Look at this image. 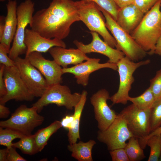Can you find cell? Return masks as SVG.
Wrapping results in <instances>:
<instances>
[{
    "label": "cell",
    "mask_w": 161,
    "mask_h": 161,
    "mask_svg": "<svg viewBox=\"0 0 161 161\" xmlns=\"http://www.w3.org/2000/svg\"><path fill=\"white\" fill-rule=\"evenodd\" d=\"M80 21L76 1L52 0L47 8L35 13L30 26L44 37L63 40L68 36L72 25Z\"/></svg>",
    "instance_id": "1"
},
{
    "label": "cell",
    "mask_w": 161,
    "mask_h": 161,
    "mask_svg": "<svg viewBox=\"0 0 161 161\" xmlns=\"http://www.w3.org/2000/svg\"><path fill=\"white\" fill-rule=\"evenodd\" d=\"M161 1L156 3L130 34L139 46L150 55L154 54L156 43L161 35Z\"/></svg>",
    "instance_id": "2"
},
{
    "label": "cell",
    "mask_w": 161,
    "mask_h": 161,
    "mask_svg": "<svg viewBox=\"0 0 161 161\" xmlns=\"http://www.w3.org/2000/svg\"><path fill=\"white\" fill-rule=\"evenodd\" d=\"M76 2L80 21L91 32L97 33L110 46L116 48V41L108 30L103 15L97 5L93 1Z\"/></svg>",
    "instance_id": "3"
},
{
    "label": "cell",
    "mask_w": 161,
    "mask_h": 161,
    "mask_svg": "<svg viewBox=\"0 0 161 161\" xmlns=\"http://www.w3.org/2000/svg\"><path fill=\"white\" fill-rule=\"evenodd\" d=\"M98 7L105 18L107 28L116 41V49L122 52L125 56L133 61L145 57L147 53L139 46L131 35L120 27L109 14Z\"/></svg>",
    "instance_id": "4"
},
{
    "label": "cell",
    "mask_w": 161,
    "mask_h": 161,
    "mask_svg": "<svg viewBox=\"0 0 161 161\" xmlns=\"http://www.w3.org/2000/svg\"><path fill=\"white\" fill-rule=\"evenodd\" d=\"M44 120V117L38 114L35 107L32 106L29 108L22 105L8 119L1 121L0 126L11 129L25 135H29L35 128L42 124Z\"/></svg>",
    "instance_id": "5"
},
{
    "label": "cell",
    "mask_w": 161,
    "mask_h": 161,
    "mask_svg": "<svg viewBox=\"0 0 161 161\" xmlns=\"http://www.w3.org/2000/svg\"><path fill=\"white\" fill-rule=\"evenodd\" d=\"M58 83L49 86L44 94L32 106L35 107L38 112L50 104L64 106L67 109L72 110L78 103L82 95L79 93H72L67 86Z\"/></svg>",
    "instance_id": "6"
},
{
    "label": "cell",
    "mask_w": 161,
    "mask_h": 161,
    "mask_svg": "<svg viewBox=\"0 0 161 161\" xmlns=\"http://www.w3.org/2000/svg\"><path fill=\"white\" fill-rule=\"evenodd\" d=\"M150 60L147 59L136 62L126 56L120 59L117 63L119 75L120 82L117 92L111 97L110 100L113 104H126L128 101L129 92L134 81L133 74L139 67L147 65Z\"/></svg>",
    "instance_id": "7"
},
{
    "label": "cell",
    "mask_w": 161,
    "mask_h": 161,
    "mask_svg": "<svg viewBox=\"0 0 161 161\" xmlns=\"http://www.w3.org/2000/svg\"><path fill=\"white\" fill-rule=\"evenodd\" d=\"M34 5L31 0H25L17 7V28L8 54L9 57L14 61L20 55L26 54L27 48L24 43L25 32L27 26L32 21Z\"/></svg>",
    "instance_id": "8"
},
{
    "label": "cell",
    "mask_w": 161,
    "mask_h": 161,
    "mask_svg": "<svg viewBox=\"0 0 161 161\" xmlns=\"http://www.w3.org/2000/svg\"><path fill=\"white\" fill-rule=\"evenodd\" d=\"M150 112L151 109H140L132 103L120 112L125 120L129 130L133 137L138 139L140 145L143 149L146 146L145 140L151 132Z\"/></svg>",
    "instance_id": "9"
},
{
    "label": "cell",
    "mask_w": 161,
    "mask_h": 161,
    "mask_svg": "<svg viewBox=\"0 0 161 161\" xmlns=\"http://www.w3.org/2000/svg\"><path fill=\"white\" fill-rule=\"evenodd\" d=\"M132 137L125 120L120 113L107 129L98 131L97 138L100 142L106 144L110 151L124 148L127 144L126 141Z\"/></svg>",
    "instance_id": "10"
},
{
    "label": "cell",
    "mask_w": 161,
    "mask_h": 161,
    "mask_svg": "<svg viewBox=\"0 0 161 161\" xmlns=\"http://www.w3.org/2000/svg\"><path fill=\"white\" fill-rule=\"evenodd\" d=\"M4 78L7 94L0 97V103L5 105L12 100L17 101H32L34 97L29 91L17 67L5 66Z\"/></svg>",
    "instance_id": "11"
},
{
    "label": "cell",
    "mask_w": 161,
    "mask_h": 161,
    "mask_svg": "<svg viewBox=\"0 0 161 161\" xmlns=\"http://www.w3.org/2000/svg\"><path fill=\"white\" fill-rule=\"evenodd\" d=\"M14 61L30 93L41 97L49 86L44 76L27 58L18 57Z\"/></svg>",
    "instance_id": "12"
},
{
    "label": "cell",
    "mask_w": 161,
    "mask_h": 161,
    "mask_svg": "<svg viewBox=\"0 0 161 161\" xmlns=\"http://www.w3.org/2000/svg\"><path fill=\"white\" fill-rule=\"evenodd\" d=\"M110 98L109 93L105 89L99 90L90 97V103L93 107L95 117L99 130L107 129L117 115L115 111L107 104V101Z\"/></svg>",
    "instance_id": "13"
},
{
    "label": "cell",
    "mask_w": 161,
    "mask_h": 161,
    "mask_svg": "<svg viewBox=\"0 0 161 161\" xmlns=\"http://www.w3.org/2000/svg\"><path fill=\"white\" fill-rule=\"evenodd\" d=\"M100 59L89 58L84 62H82L69 68H62L63 74L69 73L74 75L76 82L83 86H87L88 83L89 77L92 72L99 69L109 68L114 70H117V64L109 62L100 63Z\"/></svg>",
    "instance_id": "14"
},
{
    "label": "cell",
    "mask_w": 161,
    "mask_h": 161,
    "mask_svg": "<svg viewBox=\"0 0 161 161\" xmlns=\"http://www.w3.org/2000/svg\"><path fill=\"white\" fill-rule=\"evenodd\" d=\"M25 58L40 72L49 86L62 82V68L54 60L46 59L41 53L35 52Z\"/></svg>",
    "instance_id": "15"
},
{
    "label": "cell",
    "mask_w": 161,
    "mask_h": 161,
    "mask_svg": "<svg viewBox=\"0 0 161 161\" xmlns=\"http://www.w3.org/2000/svg\"><path fill=\"white\" fill-rule=\"evenodd\" d=\"M92 40L90 43L85 44L77 40H75L73 43L77 48L86 54L92 52L101 54L107 57L108 62L116 64L125 55L124 53L110 46L99 36V34L95 32H90Z\"/></svg>",
    "instance_id": "16"
},
{
    "label": "cell",
    "mask_w": 161,
    "mask_h": 161,
    "mask_svg": "<svg viewBox=\"0 0 161 161\" xmlns=\"http://www.w3.org/2000/svg\"><path fill=\"white\" fill-rule=\"evenodd\" d=\"M24 43L27 48L25 57H27L33 52H47L54 47L64 48L66 47L65 43L62 40L56 38H47L33 30L27 28L25 30Z\"/></svg>",
    "instance_id": "17"
},
{
    "label": "cell",
    "mask_w": 161,
    "mask_h": 161,
    "mask_svg": "<svg viewBox=\"0 0 161 161\" xmlns=\"http://www.w3.org/2000/svg\"><path fill=\"white\" fill-rule=\"evenodd\" d=\"M48 52L53 60L63 68H67L69 65L78 64L89 58L78 48L55 46L50 48Z\"/></svg>",
    "instance_id": "18"
},
{
    "label": "cell",
    "mask_w": 161,
    "mask_h": 161,
    "mask_svg": "<svg viewBox=\"0 0 161 161\" xmlns=\"http://www.w3.org/2000/svg\"><path fill=\"white\" fill-rule=\"evenodd\" d=\"M144 14L132 4L119 8L116 21L120 27L130 34L139 24Z\"/></svg>",
    "instance_id": "19"
},
{
    "label": "cell",
    "mask_w": 161,
    "mask_h": 161,
    "mask_svg": "<svg viewBox=\"0 0 161 161\" xmlns=\"http://www.w3.org/2000/svg\"><path fill=\"white\" fill-rule=\"evenodd\" d=\"M6 6L7 13L5 17L4 30L0 42L10 50V44L14 37L17 25V1L16 0H11L6 4Z\"/></svg>",
    "instance_id": "20"
},
{
    "label": "cell",
    "mask_w": 161,
    "mask_h": 161,
    "mask_svg": "<svg viewBox=\"0 0 161 161\" xmlns=\"http://www.w3.org/2000/svg\"><path fill=\"white\" fill-rule=\"evenodd\" d=\"M95 141L90 140L87 142L80 141L78 143L69 144L67 146L72 157L78 161H92V150Z\"/></svg>",
    "instance_id": "21"
},
{
    "label": "cell",
    "mask_w": 161,
    "mask_h": 161,
    "mask_svg": "<svg viewBox=\"0 0 161 161\" xmlns=\"http://www.w3.org/2000/svg\"><path fill=\"white\" fill-rule=\"evenodd\" d=\"M81 95L80 101L74 108V127L72 129L68 130L67 134L68 141L70 144L76 143L78 139H80L79 133L80 119L86 100L87 92L86 90H83Z\"/></svg>",
    "instance_id": "22"
},
{
    "label": "cell",
    "mask_w": 161,
    "mask_h": 161,
    "mask_svg": "<svg viewBox=\"0 0 161 161\" xmlns=\"http://www.w3.org/2000/svg\"><path fill=\"white\" fill-rule=\"evenodd\" d=\"M61 127V122L56 120L47 127L39 130L34 134L38 152L42 150L47 145L50 137Z\"/></svg>",
    "instance_id": "23"
},
{
    "label": "cell",
    "mask_w": 161,
    "mask_h": 161,
    "mask_svg": "<svg viewBox=\"0 0 161 161\" xmlns=\"http://www.w3.org/2000/svg\"><path fill=\"white\" fill-rule=\"evenodd\" d=\"M128 101L131 102L138 109L145 110L151 108L155 101V99L149 87L143 94L137 97L129 96Z\"/></svg>",
    "instance_id": "24"
},
{
    "label": "cell",
    "mask_w": 161,
    "mask_h": 161,
    "mask_svg": "<svg viewBox=\"0 0 161 161\" xmlns=\"http://www.w3.org/2000/svg\"><path fill=\"white\" fill-rule=\"evenodd\" d=\"M124 148L129 161H140L146 157L139 143L138 139L134 137H131Z\"/></svg>",
    "instance_id": "25"
},
{
    "label": "cell",
    "mask_w": 161,
    "mask_h": 161,
    "mask_svg": "<svg viewBox=\"0 0 161 161\" xmlns=\"http://www.w3.org/2000/svg\"><path fill=\"white\" fill-rule=\"evenodd\" d=\"M12 146L19 149L23 153L33 155L38 152L34 134L26 135L18 142L13 143Z\"/></svg>",
    "instance_id": "26"
},
{
    "label": "cell",
    "mask_w": 161,
    "mask_h": 161,
    "mask_svg": "<svg viewBox=\"0 0 161 161\" xmlns=\"http://www.w3.org/2000/svg\"><path fill=\"white\" fill-rule=\"evenodd\" d=\"M25 135L11 129L0 127V144L8 148L12 146V142L16 139H21Z\"/></svg>",
    "instance_id": "27"
},
{
    "label": "cell",
    "mask_w": 161,
    "mask_h": 161,
    "mask_svg": "<svg viewBox=\"0 0 161 161\" xmlns=\"http://www.w3.org/2000/svg\"><path fill=\"white\" fill-rule=\"evenodd\" d=\"M146 144L150 148L148 161H158L161 155V134L150 137L147 139Z\"/></svg>",
    "instance_id": "28"
},
{
    "label": "cell",
    "mask_w": 161,
    "mask_h": 161,
    "mask_svg": "<svg viewBox=\"0 0 161 161\" xmlns=\"http://www.w3.org/2000/svg\"><path fill=\"white\" fill-rule=\"evenodd\" d=\"M150 122L151 132L161 126V97L155 101L151 109Z\"/></svg>",
    "instance_id": "29"
},
{
    "label": "cell",
    "mask_w": 161,
    "mask_h": 161,
    "mask_svg": "<svg viewBox=\"0 0 161 161\" xmlns=\"http://www.w3.org/2000/svg\"><path fill=\"white\" fill-rule=\"evenodd\" d=\"M85 1H93L97 6L108 13L115 21L119 7L114 0H81Z\"/></svg>",
    "instance_id": "30"
},
{
    "label": "cell",
    "mask_w": 161,
    "mask_h": 161,
    "mask_svg": "<svg viewBox=\"0 0 161 161\" xmlns=\"http://www.w3.org/2000/svg\"><path fill=\"white\" fill-rule=\"evenodd\" d=\"M149 87L154 95L155 101L161 97V69L157 72L155 76L150 80Z\"/></svg>",
    "instance_id": "31"
},
{
    "label": "cell",
    "mask_w": 161,
    "mask_h": 161,
    "mask_svg": "<svg viewBox=\"0 0 161 161\" xmlns=\"http://www.w3.org/2000/svg\"><path fill=\"white\" fill-rule=\"evenodd\" d=\"M160 1L161 0H134L133 4L145 14Z\"/></svg>",
    "instance_id": "32"
},
{
    "label": "cell",
    "mask_w": 161,
    "mask_h": 161,
    "mask_svg": "<svg viewBox=\"0 0 161 161\" xmlns=\"http://www.w3.org/2000/svg\"><path fill=\"white\" fill-rule=\"evenodd\" d=\"M9 51L4 45L0 44V63L6 67L16 66L14 61L7 55Z\"/></svg>",
    "instance_id": "33"
},
{
    "label": "cell",
    "mask_w": 161,
    "mask_h": 161,
    "mask_svg": "<svg viewBox=\"0 0 161 161\" xmlns=\"http://www.w3.org/2000/svg\"><path fill=\"white\" fill-rule=\"evenodd\" d=\"M109 153L112 161H129L124 148L110 151Z\"/></svg>",
    "instance_id": "34"
},
{
    "label": "cell",
    "mask_w": 161,
    "mask_h": 161,
    "mask_svg": "<svg viewBox=\"0 0 161 161\" xmlns=\"http://www.w3.org/2000/svg\"><path fill=\"white\" fill-rule=\"evenodd\" d=\"M8 153L7 161H26L27 160L21 157L17 152L16 148L11 146L7 148Z\"/></svg>",
    "instance_id": "35"
},
{
    "label": "cell",
    "mask_w": 161,
    "mask_h": 161,
    "mask_svg": "<svg viewBox=\"0 0 161 161\" xmlns=\"http://www.w3.org/2000/svg\"><path fill=\"white\" fill-rule=\"evenodd\" d=\"M74 116L73 115H67L63 118L61 122L62 127L68 130L74 127Z\"/></svg>",
    "instance_id": "36"
},
{
    "label": "cell",
    "mask_w": 161,
    "mask_h": 161,
    "mask_svg": "<svg viewBox=\"0 0 161 161\" xmlns=\"http://www.w3.org/2000/svg\"><path fill=\"white\" fill-rule=\"evenodd\" d=\"M5 66L0 64V97L5 95L7 93V89L4 78V72Z\"/></svg>",
    "instance_id": "37"
},
{
    "label": "cell",
    "mask_w": 161,
    "mask_h": 161,
    "mask_svg": "<svg viewBox=\"0 0 161 161\" xmlns=\"http://www.w3.org/2000/svg\"><path fill=\"white\" fill-rule=\"evenodd\" d=\"M10 114L8 108L3 104L0 103V118H4L7 117Z\"/></svg>",
    "instance_id": "38"
},
{
    "label": "cell",
    "mask_w": 161,
    "mask_h": 161,
    "mask_svg": "<svg viewBox=\"0 0 161 161\" xmlns=\"http://www.w3.org/2000/svg\"><path fill=\"white\" fill-rule=\"evenodd\" d=\"M134 0H114L115 3L119 7L121 8L133 4Z\"/></svg>",
    "instance_id": "39"
},
{
    "label": "cell",
    "mask_w": 161,
    "mask_h": 161,
    "mask_svg": "<svg viewBox=\"0 0 161 161\" xmlns=\"http://www.w3.org/2000/svg\"><path fill=\"white\" fill-rule=\"evenodd\" d=\"M5 17L3 16H0V39L3 35L5 28Z\"/></svg>",
    "instance_id": "40"
},
{
    "label": "cell",
    "mask_w": 161,
    "mask_h": 161,
    "mask_svg": "<svg viewBox=\"0 0 161 161\" xmlns=\"http://www.w3.org/2000/svg\"><path fill=\"white\" fill-rule=\"evenodd\" d=\"M154 54L161 55V35L159 38L156 43Z\"/></svg>",
    "instance_id": "41"
},
{
    "label": "cell",
    "mask_w": 161,
    "mask_h": 161,
    "mask_svg": "<svg viewBox=\"0 0 161 161\" xmlns=\"http://www.w3.org/2000/svg\"><path fill=\"white\" fill-rule=\"evenodd\" d=\"M8 153L7 148L0 150V161H7V157Z\"/></svg>",
    "instance_id": "42"
},
{
    "label": "cell",
    "mask_w": 161,
    "mask_h": 161,
    "mask_svg": "<svg viewBox=\"0 0 161 161\" xmlns=\"http://www.w3.org/2000/svg\"><path fill=\"white\" fill-rule=\"evenodd\" d=\"M161 134V126L157 129L151 132L149 134L145 140V144L146 145V143L147 139L150 137L154 135H158Z\"/></svg>",
    "instance_id": "43"
},
{
    "label": "cell",
    "mask_w": 161,
    "mask_h": 161,
    "mask_svg": "<svg viewBox=\"0 0 161 161\" xmlns=\"http://www.w3.org/2000/svg\"><path fill=\"white\" fill-rule=\"evenodd\" d=\"M11 0H0V1H1V2H3V1H11Z\"/></svg>",
    "instance_id": "44"
},
{
    "label": "cell",
    "mask_w": 161,
    "mask_h": 161,
    "mask_svg": "<svg viewBox=\"0 0 161 161\" xmlns=\"http://www.w3.org/2000/svg\"><path fill=\"white\" fill-rule=\"evenodd\" d=\"M159 161H161V155L160 156V158H159Z\"/></svg>",
    "instance_id": "45"
}]
</instances>
